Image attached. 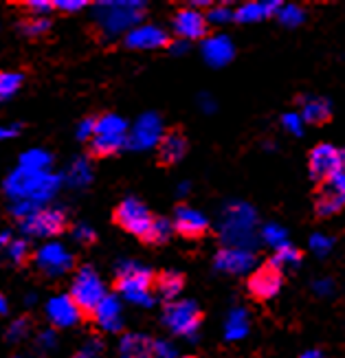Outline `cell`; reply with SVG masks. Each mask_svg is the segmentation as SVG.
<instances>
[{
  "instance_id": "1",
  "label": "cell",
  "mask_w": 345,
  "mask_h": 358,
  "mask_svg": "<svg viewBox=\"0 0 345 358\" xmlns=\"http://www.w3.org/2000/svg\"><path fill=\"white\" fill-rule=\"evenodd\" d=\"M220 238L229 248L253 251L258 242V213L242 200H233L225 207L220 220Z\"/></svg>"
},
{
  "instance_id": "2",
  "label": "cell",
  "mask_w": 345,
  "mask_h": 358,
  "mask_svg": "<svg viewBox=\"0 0 345 358\" xmlns=\"http://www.w3.org/2000/svg\"><path fill=\"white\" fill-rule=\"evenodd\" d=\"M59 182V176L51 172H31V169L18 167L15 172H11V176H7L5 192L13 202L24 200L42 207L46 200H51L57 194Z\"/></svg>"
},
{
  "instance_id": "3",
  "label": "cell",
  "mask_w": 345,
  "mask_h": 358,
  "mask_svg": "<svg viewBox=\"0 0 345 358\" xmlns=\"http://www.w3.org/2000/svg\"><path fill=\"white\" fill-rule=\"evenodd\" d=\"M95 18L104 38H117L130 34L134 27L146 18V5L139 0H119V3H99L92 7Z\"/></svg>"
},
{
  "instance_id": "4",
  "label": "cell",
  "mask_w": 345,
  "mask_h": 358,
  "mask_svg": "<svg viewBox=\"0 0 345 358\" xmlns=\"http://www.w3.org/2000/svg\"><path fill=\"white\" fill-rule=\"evenodd\" d=\"M117 290L136 306L150 308L154 306L152 299V273L136 262H123L117 268Z\"/></svg>"
},
{
  "instance_id": "5",
  "label": "cell",
  "mask_w": 345,
  "mask_h": 358,
  "mask_svg": "<svg viewBox=\"0 0 345 358\" xmlns=\"http://www.w3.org/2000/svg\"><path fill=\"white\" fill-rule=\"evenodd\" d=\"M106 297V286L95 268L84 266L75 275L73 286H71V299L77 303L82 313H92L99 301Z\"/></svg>"
},
{
  "instance_id": "6",
  "label": "cell",
  "mask_w": 345,
  "mask_h": 358,
  "mask_svg": "<svg viewBox=\"0 0 345 358\" xmlns=\"http://www.w3.org/2000/svg\"><path fill=\"white\" fill-rule=\"evenodd\" d=\"M163 321L167 328L181 336H194L200 328V308L194 301H171L165 306Z\"/></svg>"
},
{
  "instance_id": "7",
  "label": "cell",
  "mask_w": 345,
  "mask_h": 358,
  "mask_svg": "<svg viewBox=\"0 0 345 358\" xmlns=\"http://www.w3.org/2000/svg\"><path fill=\"white\" fill-rule=\"evenodd\" d=\"M152 213L148 211V207L136 198H125L119 202V207L115 211V222L123 229L132 233L136 238H146L150 224H152Z\"/></svg>"
},
{
  "instance_id": "8",
  "label": "cell",
  "mask_w": 345,
  "mask_h": 358,
  "mask_svg": "<svg viewBox=\"0 0 345 358\" xmlns=\"http://www.w3.org/2000/svg\"><path fill=\"white\" fill-rule=\"evenodd\" d=\"M66 227V215L62 209H44L40 207L24 220H20V229L31 238H53Z\"/></svg>"
},
{
  "instance_id": "9",
  "label": "cell",
  "mask_w": 345,
  "mask_h": 358,
  "mask_svg": "<svg viewBox=\"0 0 345 358\" xmlns=\"http://www.w3.org/2000/svg\"><path fill=\"white\" fill-rule=\"evenodd\" d=\"M315 207H317V215L321 217L335 215L345 207V169H339V172L321 180Z\"/></svg>"
},
{
  "instance_id": "10",
  "label": "cell",
  "mask_w": 345,
  "mask_h": 358,
  "mask_svg": "<svg viewBox=\"0 0 345 358\" xmlns=\"http://www.w3.org/2000/svg\"><path fill=\"white\" fill-rule=\"evenodd\" d=\"M163 138V123L161 117L154 113H146L136 119V123L128 132V143L125 148L132 150H150L154 145H159Z\"/></svg>"
},
{
  "instance_id": "11",
  "label": "cell",
  "mask_w": 345,
  "mask_h": 358,
  "mask_svg": "<svg viewBox=\"0 0 345 358\" xmlns=\"http://www.w3.org/2000/svg\"><path fill=\"white\" fill-rule=\"evenodd\" d=\"M36 264H38V268L49 277H59L73 268V255L62 244L49 242L38 251Z\"/></svg>"
},
{
  "instance_id": "12",
  "label": "cell",
  "mask_w": 345,
  "mask_h": 358,
  "mask_svg": "<svg viewBox=\"0 0 345 358\" xmlns=\"http://www.w3.org/2000/svg\"><path fill=\"white\" fill-rule=\"evenodd\" d=\"M308 167H310L312 178L325 180L330 174H335L341 169V150H337L330 143H321L317 148H312L310 159H308Z\"/></svg>"
},
{
  "instance_id": "13",
  "label": "cell",
  "mask_w": 345,
  "mask_h": 358,
  "mask_svg": "<svg viewBox=\"0 0 345 358\" xmlns=\"http://www.w3.org/2000/svg\"><path fill=\"white\" fill-rule=\"evenodd\" d=\"M174 31L176 36L183 42H192V40H200L205 38L207 34V20H205V13L192 9V7H185L174 15Z\"/></svg>"
},
{
  "instance_id": "14",
  "label": "cell",
  "mask_w": 345,
  "mask_h": 358,
  "mask_svg": "<svg viewBox=\"0 0 345 358\" xmlns=\"http://www.w3.org/2000/svg\"><path fill=\"white\" fill-rule=\"evenodd\" d=\"M125 44L134 51H154L169 44L167 34L156 24H139L130 34H125Z\"/></svg>"
},
{
  "instance_id": "15",
  "label": "cell",
  "mask_w": 345,
  "mask_h": 358,
  "mask_svg": "<svg viewBox=\"0 0 345 358\" xmlns=\"http://www.w3.org/2000/svg\"><path fill=\"white\" fill-rule=\"evenodd\" d=\"M46 317L55 328H73L75 323H80L82 310L71 299V294H57L46 303Z\"/></svg>"
},
{
  "instance_id": "16",
  "label": "cell",
  "mask_w": 345,
  "mask_h": 358,
  "mask_svg": "<svg viewBox=\"0 0 345 358\" xmlns=\"http://www.w3.org/2000/svg\"><path fill=\"white\" fill-rule=\"evenodd\" d=\"M216 268L223 271V273H229V275H242V273H248L253 268L255 264V255L253 251H246V248H220L213 259Z\"/></svg>"
},
{
  "instance_id": "17",
  "label": "cell",
  "mask_w": 345,
  "mask_h": 358,
  "mask_svg": "<svg viewBox=\"0 0 345 358\" xmlns=\"http://www.w3.org/2000/svg\"><path fill=\"white\" fill-rule=\"evenodd\" d=\"M209 229V220L200 211L192 207H178L174 213V231H178L183 238H200Z\"/></svg>"
},
{
  "instance_id": "18",
  "label": "cell",
  "mask_w": 345,
  "mask_h": 358,
  "mask_svg": "<svg viewBox=\"0 0 345 358\" xmlns=\"http://www.w3.org/2000/svg\"><path fill=\"white\" fill-rule=\"evenodd\" d=\"M281 288V275L271 268V266H266V268H260L258 273L251 275L248 279V290L253 297L266 301V299H273L275 294L279 292Z\"/></svg>"
},
{
  "instance_id": "19",
  "label": "cell",
  "mask_w": 345,
  "mask_h": 358,
  "mask_svg": "<svg viewBox=\"0 0 345 358\" xmlns=\"http://www.w3.org/2000/svg\"><path fill=\"white\" fill-rule=\"evenodd\" d=\"M233 55H235V46L223 34L220 36H211V38H207L205 42H202V57H205V62L209 66H216V69L225 66L233 59Z\"/></svg>"
},
{
  "instance_id": "20",
  "label": "cell",
  "mask_w": 345,
  "mask_h": 358,
  "mask_svg": "<svg viewBox=\"0 0 345 358\" xmlns=\"http://www.w3.org/2000/svg\"><path fill=\"white\" fill-rule=\"evenodd\" d=\"M97 325L106 332H119L121 330V301L115 294H106L99 306L92 310Z\"/></svg>"
},
{
  "instance_id": "21",
  "label": "cell",
  "mask_w": 345,
  "mask_h": 358,
  "mask_svg": "<svg viewBox=\"0 0 345 358\" xmlns=\"http://www.w3.org/2000/svg\"><path fill=\"white\" fill-rule=\"evenodd\" d=\"M187 152V141L181 132H167L159 141V159L163 165L178 163Z\"/></svg>"
},
{
  "instance_id": "22",
  "label": "cell",
  "mask_w": 345,
  "mask_h": 358,
  "mask_svg": "<svg viewBox=\"0 0 345 358\" xmlns=\"http://www.w3.org/2000/svg\"><path fill=\"white\" fill-rule=\"evenodd\" d=\"M279 3H246L242 7H238L233 11V20L238 22H260L264 18H271V15H277L279 11Z\"/></svg>"
},
{
  "instance_id": "23",
  "label": "cell",
  "mask_w": 345,
  "mask_h": 358,
  "mask_svg": "<svg viewBox=\"0 0 345 358\" xmlns=\"http://www.w3.org/2000/svg\"><path fill=\"white\" fill-rule=\"evenodd\" d=\"M302 119L308 123H325L332 115L330 101L323 97H302Z\"/></svg>"
},
{
  "instance_id": "24",
  "label": "cell",
  "mask_w": 345,
  "mask_h": 358,
  "mask_svg": "<svg viewBox=\"0 0 345 358\" xmlns=\"http://www.w3.org/2000/svg\"><path fill=\"white\" fill-rule=\"evenodd\" d=\"M128 143V134L115 136V134H95L90 138V150L95 157H113Z\"/></svg>"
},
{
  "instance_id": "25",
  "label": "cell",
  "mask_w": 345,
  "mask_h": 358,
  "mask_svg": "<svg viewBox=\"0 0 345 358\" xmlns=\"http://www.w3.org/2000/svg\"><path fill=\"white\" fill-rule=\"evenodd\" d=\"M248 334V315L244 308H233L227 323H225V338L227 341H242Z\"/></svg>"
},
{
  "instance_id": "26",
  "label": "cell",
  "mask_w": 345,
  "mask_h": 358,
  "mask_svg": "<svg viewBox=\"0 0 345 358\" xmlns=\"http://www.w3.org/2000/svg\"><path fill=\"white\" fill-rule=\"evenodd\" d=\"M183 286H185V279L176 271H167V273L159 275V279H156V290H159L161 297L167 299L169 303L183 292Z\"/></svg>"
},
{
  "instance_id": "27",
  "label": "cell",
  "mask_w": 345,
  "mask_h": 358,
  "mask_svg": "<svg viewBox=\"0 0 345 358\" xmlns=\"http://www.w3.org/2000/svg\"><path fill=\"white\" fill-rule=\"evenodd\" d=\"M123 356H150L152 341L143 334H125L119 343Z\"/></svg>"
},
{
  "instance_id": "28",
  "label": "cell",
  "mask_w": 345,
  "mask_h": 358,
  "mask_svg": "<svg viewBox=\"0 0 345 358\" xmlns=\"http://www.w3.org/2000/svg\"><path fill=\"white\" fill-rule=\"evenodd\" d=\"M300 262H302V253L297 251L295 246L284 244L281 248H277L275 255L271 257V268H275L279 273L281 268H295V266H300Z\"/></svg>"
},
{
  "instance_id": "29",
  "label": "cell",
  "mask_w": 345,
  "mask_h": 358,
  "mask_svg": "<svg viewBox=\"0 0 345 358\" xmlns=\"http://www.w3.org/2000/svg\"><path fill=\"white\" fill-rule=\"evenodd\" d=\"M22 169H31V172H49L51 167V154H46L44 150H29L20 157Z\"/></svg>"
},
{
  "instance_id": "30",
  "label": "cell",
  "mask_w": 345,
  "mask_h": 358,
  "mask_svg": "<svg viewBox=\"0 0 345 358\" xmlns=\"http://www.w3.org/2000/svg\"><path fill=\"white\" fill-rule=\"evenodd\" d=\"M95 134H115V136H125L128 134V123H125L119 115H104L97 119Z\"/></svg>"
},
{
  "instance_id": "31",
  "label": "cell",
  "mask_w": 345,
  "mask_h": 358,
  "mask_svg": "<svg viewBox=\"0 0 345 358\" xmlns=\"http://www.w3.org/2000/svg\"><path fill=\"white\" fill-rule=\"evenodd\" d=\"M171 231H174V224H171L167 217H154L146 240L150 244H163V242H167L171 238Z\"/></svg>"
},
{
  "instance_id": "32",
  "label": "cell",
  "mask_w": 345,
  "mask_h": 358,
  "mask_svg": "<svg viewBox=\"0 0 345 358\" xmlns=\"http://www.w3.org/2000/svg\"><path fill=\"white\" fill-rule=\"evenodd\" d=\"M90 176H92V172H90V163L84 161V159H77V161H73V165L69 167L66 180H69V185H73V187H84V185L90 182Z\"/></svg>"
},
{
  "instance_id": "33",
  "label": "cell",
  "mask_w": 345,
  "mask_h": 358,
  "mask_svg": "<svg viewBox=\"0 0 345 358\" xmlns=\"http://www.w3.org/2000/svg\"><path fill=\"white\" fill-rule=\"evenodd\" d=\"M20 86H22L20 73H0V101L13 97Z\"/></svg>"
},
{
  "instance_id": "34",
  "label": "cell",
  "mask_w": 345,
  "mask_h": 358,
  "mask_svg": "<svg viewBox=\"0 0 345 358\" xmlns=\"http://www.w3.org/2000/svg\"><path fill=\"white\" fill-rule=\"evenodd\" d=\"M277 18L284 27H297L306 20V13L302 7H297V5H281L277 11Z\"/></svg>"
},
{
  "instance_id": "35",
  "label": "cell",
  "mask_w": 345,
  "mask_h": 358,
  "mask_svg": "<svg viewBox=\"0 0 345 358\" xmlns=\"http://www.w3.org/2000/svg\"><path fill=\"white\" fill-rule=\"evenodd\" d=\"M20 29H22V34L29 36V38H40V36H44L46 31L51 29V20L38 18V15H31V18H27V20L20 24Z\"/></svg>"
},
{
  "instance_id": "36",
  "label": "cell",
  "mask_w": 345,
  "mask_h": 358,
  "mask_svg": "<svg viewBox=\"0 0 345 358\" xmlns=\"http://www.w3.org/2000/svg\"><path fill=\"white\" fill-rule=\"evenodd\" d=\"M262 240L269 244V246H273L275 251L277 248H281L284 244H288V240H286V231L281 229L279 224H266L264 229H262Z\"/></svg>"
},
{
  "instance_id": "37",
  "label": "cell",
  "mask_w": 345,
  "mask_h": 358,
  "mask_svg": "<svg viewBox=\"0 0 345 358\" xmlns=\"http://www.w3.org/2000/svg\"><path fill=\"white\" fill-rule=\"evenodd\" d=\"M207 22H213V24H225L229 20H233V11L225 5H211L207 15H205Z\"/></svg>"
},
{
  "instance_id": "38",
  "label": "cell",
  "mask_w": 345,
  "mask_h": 358,
  "mask_svg": "<svg viewBox=\"0 0 345 358\" xmlns=\"http://www.w3.org/2000/svg\"><path fill=\"white\" fill-rule=\"evenodd\" d=\"M281 126H284V130H288L295 136L304 134V119H302V115H297V113H286L284 117H281Z\"/></svg>"
},
{
  "instance_id": "39",
  "label": "cell",
  "mask_w": 345,
  "mask_h": 358,
  "mask_svg": "<svg viewBox=\"0 0 345 358\" xmlns=\"http://www.w3.org/2000/svg\"><path fill=\"white\" fill-rule=\"evenodd\" d=\"M7 255L15 264L24 262L29 257V246H27V242L24 240H11V244L7 246Z\"/></svg>"
},
{
  "instance_id": "40",
  "label": "cell",
  "mask_w": 345,
  "mask_h": 358,
  "mask_svg": "<svg viewBox=\"0 0 345 358\" xmlns=\"http://www.w3.org/2000/svg\"><path fill=\"white\" fill-rule=\"evenodd\" d=\"M332 240L328 238V236H323V233H315V236L310 238V248L315 251L317 255H328L332 251Z\"/></svg>"
},
{
  "instance_id": "41",
  "label": "cell",
  "mask_w": 345,
  "mask_h": 358,
  "mask_svg": "<svg viewBox=\"0 0 345 358\" xmlns=\"http://www.w3.org/2000/svg\"><path fill=\"white\" fill-rule=\"evenodd\" d=\"M152 358H176L174 345L167 343V341H152V350H150Z\"/></svg>"
},
{
  "instance_id": "42",
  "label": "cell",
  "mask_w": 345,
  "mask_h": 358,
  "mask_svg": "<svg viewBox=\"0 0 345 358\" xmlns=\"http://www.w3.org/2000/svg\"><path fill=\"white\" fill-rule=\"evenodd\" d=\"M29 334V321L27 319H15L11 325H9V330H7V338L9 341H20Z\"/></svg>"
},
{
  "instance_id": "43",
  "label": "cell",
  "mask_w": 345,
  "mask_h": 358,
  "mask_svg": "<svg viewBox=\"0 0 345 358\" xmlns=\"http://www.w3.org/2000/svg\"><path fill=\"white\" fill-rule=\"evenodd\" d=\"M95 126H97V119H84L80 126H77V138L80 141H90L95 136Z\"/></svg>"
},
{
  "instance_id": "44",
  "label": "cell",
  "mask_w": 345,
  "mask_h": 358,
  "mask_svg": "<svg viewBox=\"0 0 345 358\" xmlns=\"http://www.w3.org/2000/svg\"><path fill=\"white\" fill-rule=\"evenodd\" d=\"M73 238L82 244H90V242H95V231H92L88 224H77L73 229Z\"/></svg>"
},
{
  "instance_id": "45",
  "label": "cell",
  "mask_w": 345,
  "mask_h": 358,
  "mask_svg": "<svg viewBox=\"0 0 345 358\" xmlns=\"http://www.w3.org/2000/svg\"><path fill=\"white\" fill-rule=\"evenodd\" d=\"M24 9L31 13V15H38V18H44L46 13L53 11V3H27Z\"/></svg>"
},
{
  "instance_id": "46",
  "label": "cell",
  "mask_w": 345,
  "mask_h": 358,
  "mask_svg": "<svg viewBox=\"0 0 345 358\" xmlns=\"http://www.w3.org/2000/svg\"><path fill=\"white\" fill-rule=\"evenodd\" d=\"M101 350H104V345L99 343V341L92 338L90 343H88L80 354H77L75 358H99V352H101Z\"/></svg>"
},
{
  "instance_id": "47",
  "label": "cell",
  "mask_w": 345,
  "mask_h": 358,
  "mask_svg": "<svg viewBox=\"0 0 345 358\" xmlns=\"http://www.w3.org/2000/svg\"><path fill=\"white\" fill-rule=\"evenodd\" d=\"M38 343L44 352H49L51 348H55V334L53 332H42L40 338H38Z\"/></svg>"
},
{
  "instance_id": "48",
  "label": "cell",
  "mask_w": 345,
  "mask_h": 358,
  "mask_svg": "<svg viewBox=\"0 0 345 358\" xmlns=\"http://www.w3.org/2000/svg\"><path fill=\"white\" fill-rule=\"evenodd\" d=\"M84 7H86V3H53V9L66 11V13H73V11H82Z\"/></svg>"
},
{
  "instance_id": "49",
  "label": "cell",
  "mask_w": 345,
  "mask_h": 358,
  "mask_svg": "<svg viewBox=\"0 0 345 358\" xmlns=\"http://www.w3.org/2000/svg\"><path fill=\"white\" fill-rule=\"evenodd\" d=\"M20 134L18 126H0V141H7V138H13Z\"/></svg>"
},
{
  "instance_id": "50",
  "label": "cell",
  "mask_w": 345,
  "mask_h": 358,
  "mask_svg": "<svg viewBox=\"0 0 345 358\" xmlns=\"http://www.w3.org/2000/svg\"><path fill=\"white\" fill-rule=\"evenodd\" d=\"M315 290L319 294H323V297H328V294H332V282L330 279H319V282L315 284Z\"/></svg>"
},
{
  "instance_id": "51",
  "label": "cell",
  "mask_w": 345,
  "mask_h": 358,
  "mask_svg": "<svg viewBox=\"0 0 345 358\" xmlns=\"http://www.w3.org/2000/svg\"><path fill=\"white\" fill-rule=\"evenodd\" d=\"M200 106H202V110H205V113H211L216 108V103H213V99L209 95H200Z\"/></svg>"
},
{
  "instance_id": "52",
  "label": "cell",
  "mask_w": 345,
  "mask_h": 358,
  "mask_svg": "<svg viewBox=\"0 0 345 358\" xmlns=\"http://www.w3.org/2000/svg\"><path fill=\"white\" fill-rule=\"evenodd\" d=\"M185 49H187V42H183V40H176V42H171V44H169V51L174 53V55H181Z\"/></svg>"
},
{
  "instance_id": "53",
  "label": "cell",
  "mask_w": 345,
  "mask_h": 358,
  "mask_svg": "<svg viewBox=\"0 0 345 358\" xmlns=\"http://www.w3.org/2000/svg\"><path fill=\"white\" fill-rule=\"evenodd\" d=\"M9 244H11V236L7 231H3V233H0V248H7Z\"/></svg>"
},
{
  "instance_id": "54",
  "label": "cell",
  "mask_w": 345,
  "mask_h": 358,
  "mask_svg": "<svg viewBox=\"0 0 345 358\" xmlns=\"http://www.w3.org/2000/svg\"><path fill=\"white\" fill-rule=\"evenodd\" d=\"M300 358H323V356H321V352H317V350H310V352L302 354Z\"/></svg>"
},
{
  "instance_id": "55",
  "label": "cell",
  "mask_w": 345,
  "mask_h": 358,
  "mask_svg": "<svg viewBox=\"0 0 345 358\" xmlns=\"http://www.w3.org/2000/svg\"><path fill=\"white\" fill-rule=\"evenodd\" d=\"M187 192H190V182H181V185H178V194L185 196Z\"/></svg>"
},
{
  "instance_id": "56",
  "label": "cell",
  "mask_w": 345,
  "mask_h": 358,
  "mask_svg": "<svg viewBox=\"0 0 345 358\" xmlns=\"http://www.w3.org/2000/svg\"><path fill=\"white\" fill-rule=\"evenodd\" d=\"M5 313H7V301L3 294H0V315H5Z\"/></svg>"
},
{
  "instance_id": "57",
  "label": "cell",
  "mask_w": 345,
  "mask_h": 358,
  "mask_svg": "<svg viewBox=\"0 0 345 358\" xmlns=\"http://www.w3.org/2000/svg\"><path fill=\"white\" fill-rule=\"evenodd\" d=\"M341 169H345V150H341Z\"/></svg>"
},
{
  "instance_id": "58",
  "label": "cell",
  "mask_w": 345,
  "mask_h": 358,
  "mask_svg": "<svg viewBox=\"0 0 345 358\" xmlns=\"http://www.w3.org/2000/svg\"><path fill=\"white\" fill-rule=\"evenodd\" d=\"M123 358H152V356H123Z\"/></svg>"
}]
</instances>
